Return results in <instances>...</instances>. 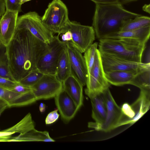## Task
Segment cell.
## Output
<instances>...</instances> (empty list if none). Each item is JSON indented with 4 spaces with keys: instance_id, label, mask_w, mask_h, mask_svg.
Listing matches in <instances>:
<instances>
[{
    "instance_id": "8",
    "label": "cell",
    "mask_w": 150,
    "mask_h": 150,
    "mask_svg": "<svg viewBox=\"0 0 150 150\" xmlns=\"http://www.w3.org/2000/svg\"><path fill=\"white\" fill-rule=\"evenodd\" d=\"M88 74L85 92L90 98L101 94L109 88L111 84L105 77L98 49L96 52L94 63Z\"/></svg>"
},
{
    "instance_id": "3",
    "label": "cell",
    "mask_w": 150,
    "mask_h": 150,
    "mask_svg": "<svg viewBox=\"0 0 150 150\" xmlns=\"http://www.w3.org/2000/svg\"><path fill=\"white\" fill-rule=\"evenodd\" d=\"M100 52L127 60L142 62L146 45H140L125 40L104 38L99 40Z\"/></svg>"
},
{
    "instance_id": "16",
    "label": "cell",
    "mask_w": 150,
    "mask_h": 150,
    "mask_svg": "<svg viewBox=\"0 0 150 150\" xmlns=\"http://www.w3.org/2000/svg\"><path fill=\"white\" fill-rule=\"evenodd\" d=\"M150 35V25H149L137 30L114 33L103 38L125 40L141 45H145L149 39Z\"/></svg>"
},
{
    "instance_id": "28",
    "label": "cell",
    "mask_w": 150,
    "mask_h": 150,
    "mask_svg": "<svg viewBox=\"0 0 150 150\" xmlns=\"http://www.w3.org/2000/svg\"><path fill=\"white\" fill-rule=\"evenodd\" d=\"M6 10L18 12L22 11L21 0H5Z\"/></svg>"
},
{
    "instance_id": "7",
    "label": "cell",
    "mask_w": 150,
    "mask_h": 150,
    "mask_svg": "<svg viewBox=\"0 0 150 150\" xmlns=\"http://www.w3.org/2000/svg\"><path fill=\"white\" fill-rule=\"evenodd\" d=\"M105 103L107 114L105 121L101 123L89 122L88 127L97 131L105 132H109L118 127L123 116L121 108L116 103L109 88L103 93Z\"/></svg>"
},
{
    "instance_id": "6",
    "label": "cell",
    "mask_w": 150,
    "mask_h": 150,
    "mask_svg": "<svg viewBox=\"0 0 150 150\" xmlns=\"http://www.w3.org/2000/svg\"><path fill=\"white\" fill-rule=\"evenodd\" d=\"M59 35L54 36L39 61L37 69L44 74L56 75L59 59L66 47V42L59 39Z\"/></svg>"
},
{
    "instance_id": "26",
    "label": "cell",
    "mask_w": 150,
    "mask_h": 150,
    "mask_svg": "<svg viewBox=\"0 0 150 150\" xmlns=\"http://www.w3.org/2000/svg\"><path fill=\"white\" fill-rule=\"evenodd\" d=\"M44 74L36 69L30 72L18 82L25 86L32 88Z\"/></svg>"
},
{
    "instance_id": "12",
    "label": "cell",
    "mask_w": 150,
    "mask_h": 150,
    "mask_svg": "<svg viewBox=\"0 0 150 150\" xmlns=\"http://www.w3.org/2000/svg\"><path fill=\"white\" fill-rule=\"evenodd\" d=\"M69 58L71 74L78 79L83 86L86 85L88 71L83 56L75 48L70 42H66Z\"/></svg>"
},
{
    "instance_id": "30",
    "label": "cell",
    "mask_w": 150,
    "mask_h": 150,
    "mask_svg": "<svg viewBox=\"0 0 150 150\" xmlns=\"http://www.w3.org/2000/svg\"><path fill=\"white\" fill-rule=\"evenodd\" d=\"M17 82L0 75V87L11 90Z\"/></svg>"
},
{
    "instance_id": "10",
    "label": "cell",
    "mask_w": 150,
    "mask_h": 150,
    "mask_svg": "<svg viewBox=\"0 0 150 150\" xmlns=\"http://www.w3.org/2000/svg\"><path fill=\"white\" fill-rule=\"evenodd\" d=\"M105 72L114 71H137L150 68V63L137 62L99 51Z\"/></svg>"
},
{
    "instance_id": "5",
    "label": "cell",
    "mask_w": 150,
    "mask_h": 150,
    "mask_svg": "<svg viewBox=\"0 0 150 150\" xmlns=\"http://www.w3.org/2000/svg\"><path fill=\"white\" fill-rule=\"evenodd\" d=\"M25 29L39 40L48 44L54 36L44 25L41 17L35 11H30L18 17L16 30Z\"/></svg>"
},
{
    "instance_id": "31",
    "label": "cell",
    "mask_w": 150,
    "mask_h": 150,
    "mask_svg": "<svg viewBox=\"0 0 150 150\" xmlns=\"http://www.w3.org/2000/svg\"><path fill=\"white\" fill-rule=\"evenodd\" d=\"M11 90L18 93H24L32 91V88L25 86L17 82Z\"/></svg>"
},
{
    "instance_id": "4",
    "label": "cell",
    "mask_w": 150,
    "mask_h": 150,
    "mask_svg": "<svg viewBox=\"0 0 150 150\" xmlns=\"http://www.w3.org/2000/svg\"><path fill=\"white\" fill-rule=\"evenodd\" d=\"M41 19L51 32L60 35L68 31L70 21L67 8L61 0H53L50 3Z\"/></svg>"
},
{
    "instance_id": "34",
    "label": "cell",
    "mask_w": 150,
    "mask_h": 150,
    "mask_svg": "<svg viewBox=\"0 0 150 150\" xmlns=\"http://www.w3.org/2000/svg\"><path fill=\"white\" fill-rule=\"evenodd\" d=\"M5 0H0V18L5 12Z\"/></svg>"
},
{
    "instance_id": "2",
    "label": "cell",
    "mask_w": 150,
    "mask_h": 150,
    "mask_svg": "<svg viewBox=\"0 0 150 150\" xmlns=\"http://www.w3.org/2000/svg\"><path fill=\"white\" fill-rule=\"evenodd\" d=\"M141 15L125 9L120 4H96L92 27L98 40L120 31L129 20Z\"/></svg>"
},
{
    "instance_id": "18",
    "label": "cell",
    "mask_w": 150,
    "mask_h": 150,
    "mask_svg": "<svg viewBox=\"0 0 150 150\" xmlns=\"http://www.w3.org/2000/svg\"><path fill=\"white\" fill-rule=\"evenodd\" d=\"M149 68L137 71H114L105 72L106 79L110 84L115 86L131 84L134 79L140 72Z\"/></svg>"
},
{
    "instance_id": "23",
    "label": "cell",
    "mask_w": 150,
    "mask_h": 150,
    "mask_svg": "<svg viewBox=\"0 0 150 150\" xmlns=\"http://www.w3.org/2000/svg\"><path fill=\"white\" fill-rule=\"evenodd\" d=\"M149 25H150V17L141 15L126 22L122 26L120 31L135 30Z\"/></svg>"
},
{
    "instance_id": "1",
    "label": "cell",
    "mask_w": 150,
    "mask_h": 150,
    "mask_svg": "<svg viewBox=\"0 0 150 150\" xmlns=\"http://www.w3.org/2000/svg\"><path fill=\"white\" fill-rule=\"evenodd\" d=\"M47 47V44L28 30H16L12 40L6 47L8 68L15 81L18 82L37 69L39 61Z\"/></svg>"
},
{
    "instance_id": "9",
    "label": "cell",
    "mask_w": 150,
    "mask_h": 150,
    "mask_svg": "<svg viewBox=\"0 0 150 150\" xmlns=\"http://www.w3.org/2000/svg\"><path fill=\"white\" fill-rule=\"evenodd\" d=\"M68 30L71 33L72 39L70 42L72 45L82 53L90 47L95 39V32L92 26L70 21Z\"/></svg>"
},
{
    "instance_id": "36",
    "label": "cell",
    "mask_w": 150,
    "mask_h": 150,
    "mask_svg": "<svg viewBox=\"0 0 150 150\" xmlns=\"http://www.w3.org/2000/svg\"><path fill=\"white\" fill-rule=\"evenodd\" d=\"M150 4H145L142 7L143 10L145 11L150 13Z\"/></svg>"
},
{
    "instance_id": "21",
    "label": "cell",
    "mask_w": 150,
    "mask_h": 150,
    "mask_svg": "<svg viewBox=\"0 0 150 150\" xmlns=\"http://www.w3.org/2000/svg\"><path fill=\"white\" fill-rule=\"evenodd\" d=\"M92 106V116L98 123H103L107 114L106 107L102 94L90 98Z\"/></svg>"
},
{
    "instance_id": "37",
    "label": "cell",
    "mask_w": 150,
    "mask_h": 150,
    "mask_svg": "<svg viewBox=\"0 0 150 150\" xmlns=\"http://www.w3.org/2000/svg\"><path fill=\"white\" fill-rule=\"evenodd\" d=\"M39 109L40 111L41 112H44L45 109V105L42 103H41L40 105Z\"/></svg>"
},
{
    "instance_id": "15",
    "label": "cell",
    "mask_w": 150,
    "mask_h": 150,
    "mask_svg": "<svg viewBox=\"0 0 150 150\" xmlns=\"http://www.w3.org/2000/svg\"><path fill=\"white\" fill-rule=\"evenodd\" d=\"M0 99L5 101L9 108L26 106L37 100L32 91L22 93L0 87Z\"/></svg>"
},
{
    "instance_id": "20",
    "label": "cell",
    "mask_w": 150,
    "mask_h": 150,
    "mask_svg": "<svg viewBox=\"0 0 150 150\" xmlns=\"http://www.w3.org/2000/svg\"><path fill=\"white\" fill-rule=\"evenodd\" d=\"M55 141L50 137L48 132L39 131L35 128L25 133L13 136L10 140V142H53Z\"/></svg>"
},
{
    "instance_id": "19",
    "label": "cell",
    "mask_w": 150,
    "mask_h": 150,
    "mask_svg": "<svg viewBox=\"0 0 150 150\" xmlns=\"http://www.w3.org/2000/svg\"><path fill=\"white\" fill-rule=\"evenodd\" d=\"M131 106L134 115L133 121V124L149 109L150 90H141L139 96Z\"/></svg>"
},
{
    "instance_id": "27",
    "label": "cell",
    "mask_w": 150,
    "mask_h": 150,
    "mask_svg": "<svg viewBox=\"0 0 150 150\" xmlns=\"http://www.w3.org/2000/svg\"><path fill=\"white\" fill-rule=\"evenodd\" d=\"M98 43H93L84 52L83 57L87 69L88 73L92 68L94 63Z\"/></svg>"
},
{
    "instance_id": "33",
    "label": "cell",
    "mask_w": 150,
    "mask_h": 150,
    "mask_svg": "<svg viewBox=\"0 0 150 150\" xmlns=\"http://www.w3.org/2000/svg\"><path fill=\"white\" fill-rule=\"evenodd\" d=\"M62 35V41L64 42H70L72 39V36L71 32L68 30Z\"/></svg>"
},
{
    "instance_id": "22",
    "label": "cell",
    "mask_w": 150,
    "mask_h": 150,
    "mask_svg": "<svg viewBox=\"0 0 150 150\" xmlns=\"http://www.w3.org/2000/svg\"><path fill=\"white\" fill-rule=\"evenodd\" d=\"M71 74L69 58L67 47L63 51L58 63L56 75L62 83Z\"/></svg>"
},
{
    "instance_id": "29",
    "label": "cell",
    "mask_w": 150,
    "mask_h": 150,
    "mask_svg": "<svg viewBox=\"0 0 150 150\" xmlns=\"http://www.w3.org/2000/svg\"><path fill=\"white\" fill-rule=\"evenodd\" d=\"M96 4H120L122 5L126 4L137 0H90Z\"/></svg>"
},
{
    "instance_id": "25",
    "label": "cell",
    "mask_w": 150,
    "mask_h": 150,
    "mask_svg": "<svg viewBox=\"0 0 150 150\" xmlns=\"http://www.w3.org/2000/svg\"><path fill=\"white\" fill-rule=\"evenodd\" d=\"M0 75L15 81L8 68L6 47L1 45H0Z\"/></svg>"
},
{
    "instance_id": "38",
    "label": "cell",
    "mask_w": 150,
    "mask_h": 150,
    "mask_svg": "<svg viewBox=\"0 0 150 150\" xmlns=\"http://www.w3.org/2000/svg\"><path fill=\"white\" fill-rule=\"evenodd\" d=\"M5 138L2 130L0 131V142H5Z\"/></svg>"
},
{
    "instance_id": "24",
    "label": "cell",
    "mask_w": 150,
    "mask_h": 150,
    "mask_svg": "<svg viewBox=\"0 0 150 150\" xmlns=\"http://www.w3.org/2000/svg\"><path fill=\"white\" fill-rule=\"evenodd\" d=\"M150 69L143 70L137 74L131 84L140 90H150Z\"/></svg>"
},
{
    "instance_id": "35",
    "label": "cell",
    "mask_w": 150,
    "mask_h": 150,
    "mask_svg": "<svg viewBox=\"0 0 150 150\" xmlns=\"http://www.w3.org/2000/svg\"><path fill=\"white\" fill-rule=\"evenodd\" d=\"M8 108L9 107L5 101L0 99V115Z\"/></svg>"
},
{
    "instance_id": "11",
    "label": "cell",
    "mask_w": 150,
    "mask_h": 150,
    "mask_svg": "<svg viewBox=\"0 0 150 150\" xmlns=\"http://www.w3.org/2000/svg\"><path fill=\"white\" fill-rule=\"evenodd\" d=\"M62 82L56 75L44 74L32 87V92L37 100L54 98L63 88Z\"/></svg>"
},
{
    "instance_id": "17",
    "label": "cell",
    "mask_w": 150,
    "mask_h": 150,
    "mask_svg": "<svg viewBox=\"0 0 150 150\" xmlns=\"http://www.w3.org/2000/svg\"><path fill=\"white\" fill-rule=\"evenodd\" d=\"M62 83L63 89L80 108L83 105V86L72 74Z\"/></svg>"
},
{
    "instance_id": "14",
    "label": "cell",
    "mask_w": 150,
    "mask_h": 150,
    "mask_svg": "<svg viewBox=\"0 0 150 150\" xmlns=\"http://www.w3.org/2000/svg\"><path fill=\"white\" fill-rule=\"evenodd\" d=\"M18 12L6 10L0 18V45L6 47L16 31Z\"/></svg>"
},
{
    "instance_id": "39",
    "label": "cell",
    "mask_w": 150,
    "mask_h": 150,
    "mask_svg": "<svg viewBox=\"0 0 150 150\" xmlns=\"http://www.w3.org/2000/svg\"><path fill=\"white\" fill-rule=\"evenodd\" d=\"M31 0H21L22 4H23L27 1H31Z\"/></svg>"
},
{
    "instance_id": "13",
    "label": "cell",
    "mask_w": 150,
    "mask_h": 150,
    "mask_svg": "<svg viewBox=\"0 0 150 150\" xmlns=\"http://www.w3.org/2000/svg\"><path fill=\"white\" fill-rule=\"evenodd\" d=\"M54 98L61 118L64 122H69L74 117L80 108L63 88Z\"/></svg>"
},
{
    "instance_id": "32",
    "label": "cell",
    "mask_w": 150,
    "mask_h": 150,
    "mask_svg": "<svg viewBox=\"0 0 150 150\" xmlns=\"http://www.w3.org/2000/svg\"><path fill=\"white\" fill-rule=\"evenodd\" d=\"M58 110L57 109L54 110L48 114L45 120L46 124H51L58 119L59 116L57 112Z\"/></svg>"
}]
</instances>
